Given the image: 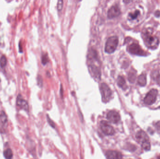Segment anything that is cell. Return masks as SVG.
<instances>
[{
    "label": "cell",
    "mask_w": 160,
    "mask_h": 159,
    "mask_svg": "<svg viewBox=\"0 0 160 159\" xmlns=\"http://www.w3.org/2000/svg\"><path fill=\"white\" fill-rule=\"evenodd\" d=\"M118 44V37L112 36L107 39L105 46V52L109 54L113 53L117 49Z\"/></svg>",
    "instance_id": "2"
},
{
    "label": "cell",
    "mask_w": 160,
    "mask_h": 159,
    "mask_svg": "<svg viewBox=\"0 0 160 159\" xmlns=\"http://www.w3.org/2000/svg\"><path fill=\"white\" fill-rule=\"evenodd\" d=\"M155 127H156V129L157 130L158 132L160 133V121H158V122L156 123Z\"/></svg>",
    "instance_id": "23"
},
{
    "label": "cell",
    "mask_w": 160,
    "mask_h": 159,
    "mask_svg": "<svg viewBox=\"0 0 160 159\" xmlns=\"http://www.w3.org/2000/svg\"><path fill=\"white\" fill-rule=\"evenodd\" d=\"M138 83L140 86H144L147 83L146 75L144 74H141L138 77Z\"/></svg>",
    "instance_id": "13"
},
{
    "label": "cell",
    "mask_w": 160,
    "mask_h": 159,
    "mask_svg": "<svg viewBox=\"0 0 160 159\" xmlns=\"http://www.w3.org/2000/svg\"><path fill=\"white\" fill-rule=\"evenodd\" d=\"M158 159H160V156H159L158 157Z\"/></svg>",
    "instance_id": "27"
},
{
    "label": "cell",
    "mask_w": 160,
    "mask_h": 159,
    "mask_svg": "<svg viewBox=\"0 0 160 159\" xmlns=\"http://www.w3.org/2000/svg\"><path fill=\"white\" fill-rule=\"evenodd\" d=\"M136 138L138 142L141 145L142 144L145 142L149 141V139L148 137V135L142 130H140L137 132V133L136 134Z\"/></svg>",
    "instance_id": "9"
},
{
    "label": "cell",
    "mask_w": 160,
    "mask_h": 159,
    "mask_svg": "<svg viewBox=\"0 0 160 159\" xmlns=\"http://www.w3.org/2000/svg\"><path fill=\"white\" fill-rule=\"evenodd\" d=\"M43 81H42V78L41 76H39L37 78V83L38 85L40 86H42V83H43Z\"/></svg>",
    "instance_id": "22"
},
{
    "label": "cell",
    "mask_w": 160,
    "mask_h": 159,
    "mask_svg": "<svg viewBox=\"0 0 160 159\" xmlns=\"http://www.w3.org/2000/svg\"><path fill=\"white\" fill-rule=\"evenodd\" d=\"M47 120H48V122L49 123L50 125H51L52 127H55V126H54V122L52 121V120H51L50 119H49L48 118H47Z\"/></svg>",
    "instance_id": "25"
},
{
    "label": "cell",
    "mask_w": 160,
    "mask_h": 159,
    "mask_svg": "<svg viewBox=\"0 0 160 159\" xmlns=\"http://www.w3.org/2000/svg\"><path fill=\"white\" fill-rule=\"evenodd\" d=\"M120 9L117 5H113L109 10L107 15L108 17L110 19L115 18L119 16L120 14Z\"/></svg>",
    "instance_id": "8"
},
{
    "label": "cell",
    "mask_w": 160,
    "mask_h": 159,
    "mask_svg": "<svg viewBox=\"0 0 160 159\" xmlns=\"http://www.w3.org/2000/svg\"><path fill=\"white\" fill-rule=\"evenodd\" d=\"M17 106L20 107L21 108L25 110V111H28L29 107L28 103L25 100L21 95H19L17 96Z\"/></svg>",
    "instance_id": "11"
},
{
    "label": "cell",
    "mask_w": 160,
    "mask_h": 159,
    "mask_svg": "<svg viewBox=\"0 0 160 159\" xmlns=\"http://www.w3.org/2000/svg\"><path fill=\"white\" fill-rule=\"evenodd\" d=\"M100 90L103 102L106 103L110 101L112 93L109 86L105 83H101Z\"/></svg>",
    "instance_id": "3"
},
{
    "label": "cell",
    "mask_w": 160,
    "mask_h": 159,
    "mask_svg": "<svg viewBox=\"0 0 160 159\" xmlns=\"http://www.w3.org/2000/svg\"><path fill=\"white\" fill-rule=\"evenodd\" d=\"M49 61V58L47 54L43 55L42 56V63L43 65H45Z\"/></svg>",
    "instance_id": "20"
},
{
    "label": "cell",
    "mask_w": 160,
    "mask_h": 159,
    "mask_svg": "<svg viewBox=\"0 0 160 159\" xmlns=\"http://www.w3.org/2000/svg\"><path fill=\"white\" fill-rule=\"evenodd\" d=\"M100 128L103 132L107 135H112L115 133V130L113 127L110 125L106 121H101Z\"/></svg>",
    "instance_id": "6"
},
{
    "label": "cell",
    "mask_w": 160,
    "mask_h": 159,
    "mask_svg": "<svg viewBox=\"0 0 160 159\" xmlns=\"http://www.w3.org/2000/svg\"><path fill=\"white\" fill-rule=\"evenodd\" d=\"M3 155L6 159H12L13 153L10 148H7L3 152Z\"/></svg>",
    "instance_id": "15"
},
{
    "label": "cell",
    "mask_w": 160,
    "mask_h": 159,
    "mask_svg": "<svg viewBox=\"0 0 160 159\" xmlns=\"http://www.w3.org/2000/svg\"><path fill=\"white\" fill-rule=\"evenodd\" d=\"M63 2L62 1H59L58 2V4H57V8L59 11H60L62 9L63 7Z\"/></svg>",
    "instance_id": "21"
},
{
    "label": "cell",
    "mask_w": 160,
    "mask_h": 159,
    "mask_svg": "<svg viewBox=\"0 0 160 159\" xmlns=\"http://www.w3.org/2000/svg\"><path fill=\"white\" fill-rule=\"evenodd\" d=\"M136 71H130L128 75V79L131 83H134L136 79Z\"/></svg>",
    "instance_id": "18"
},
{
    "label": "cell",
    "mask_w": 160,
    "mask_h": 159,
    "mask_svg": "<svg viewBox=\"0 0 160 159\" xmlns=\"http://www.w3.org/2000/svg\"><path fill=\"white\" fill-rule=\"evenodd\" d=\"M155 15L156 16H159L160 15V12L159 11V10H158V11H156L155 13Z\"/></svg>",
    "instance_id": "26"
},
{
    "label": "cell",
    "mask_w": 160,
    "mask_h": 159,
    "mask_svg": "<svg viewBox=\"0 0 160 159\" xmlns=\"http://www.w3.org/2000/svg\"><path fill=\"white\" fill-rule=\"evenodd\" d=\"M143 38L146 45L148 48L155 49L157 48L159 44V40L157 37L152 36L150 32H146L143 35Z\"/></svg>",
    "instance_id": "1"
},
{
    "label": "cell",
    "mask_w": 160,
    "mask_h": 159,
    "mask_svg": "<svg viewBox=\"0 0 160 159\" xmlns=\"http://www.w3.org/2000/svg\"><path fill=\"white\" fill-rule=\"evenodd\" d=\"M127 51L131 54L138 56H146V53L137 43H133L127 47Z\"/></svg>",
    "instance_id": "5"
},
{
    "label": "cell",
    "mask_w": 160,
    "mask_h": 159,
    "mask_svg": "<svg viewBox=\"0 0 160 159\" xmlns=\"http://www.w3.org/2000/svg\"><path fill=\"white\" fill-rule=\"evenodd\" d=\"M89 71L90 72L91 75L93 76L94 78L100 79L101 78V72L98 67L94 65L91 64L89 66Z\"/></svg>",
    "instance_id": "10"
},
{
    "label": "cell",
    "mask_w": 160,
    "mask_h": 159,
    "mask_svg": "<svg viewBox=\"0 0 160 159\" xmlns=\"http://www.w3.org/2000/svg\"><path fill=\"white\" fill-rule=\"evenodd\" d=\"M105 155L108 159H121L122 158V154L117 151L108 150L106 152Z\"/></svg>",
    "instance_id": "12"
},
{
    "label": "cell",
    "mask_w": 160,
    "mask_h": 159,
    "mask_svg": "<svg viewBox=\"0 0 160 159\" xmlns=\"http://www.w3.org/2000/svg\"><path fill=\"white\" fill-rule=\"evenodd\" d=\"M107 119L111 122L116 124L120 120V116L115 111H111L107 115Z\"/></svg>",
    "instance_id": "7"
},
{
    "label": "cell",
    "mask_w": 160,
    "mask_h": 159,
    "mask_svg": "<svg viewBox=\"0 0 160 159\" xmlns=\"http://www.w3.org/2000/svg\"><path fill=\"white\" fill-rule=\"evenodd\" d=\"M140 14V11L138 10H136L134 12L130 13L129 15H128V18L129 19L131 20H133L135 19L136 18H137L138 16Z\"/></svg>",
    "instance_id": "17"
},
{
    "label": "cell",
    "mask_w": 160,
    "mask_h": 159,
    "mask_svg": "<svg viewBox=\"0 0 160 159\" xmlns=\"http://www.w3.org/2000/svg\"><path fill=\"white\" fill-rule=\"evenodd\" d=\"M117 83L118 86L122 88L124 90H125L126 88V80L122 76H118L117 80Z\"/></svg>",
    "instance_id": "14"
},
{
    "label": "cell",
    "mask_w": 160,
    "mask_h": 159,
    "mask_svg": "<svg viewBox=\"0 0 160 159\" xmlns=\"http://www.w3.org/2000/svg\"><path fill=\"white\" fill-rule=\"evenodd\" d=\"M0 121L3 125H6L7 122V116L3 111H2L0 113Z\"/></svg>",
    "instance_id": "16"
},
{
    "label": "cell",
    "mask_w": 160,
    "mask_h": 159,
    "mask_svg": "<svg viewBox=\"0 0 160 159\" xmlns=\"http://www.w3.org/2000/svg\"><path fill=\"white\" fill-rule=\"evenodd\" d=\"M155 80H156V83L160 86V74H159V75H157V76H156V78H155Z\"/></svg>",
    "instance_id": "24"
},
{
    "label": "cell",
    "mask_w": 160,
    "mask_h": 159,
    "mask_svg": "<svg viewBox=\"0 0 160 159\" xmlns=\"http://www.w3.org/2000/svg\"><path fill=\"white\" fill-rule=\"evenodd\" d=\"M7 58L4 56H3L0 59V66L2 68H4L7 64Z\"/></svg>",
    "instance_id": "19"
},
{
    "label": "cell",
    "mask_w": 160,
    "mask_h": 159,
    "mask_svg": "<svg viewBox=\"0 0 160 159\" xmlns=\"http://www.w3.org/2000/svg\"><path fill=\"white\" fill-rule=\"evenodd\" d=\"M158 91L157 89H152L148 93L144 99V103L147 105H151L156 100Z\"/></svg>",
    "instance_id": "4"
}]
</instances>
